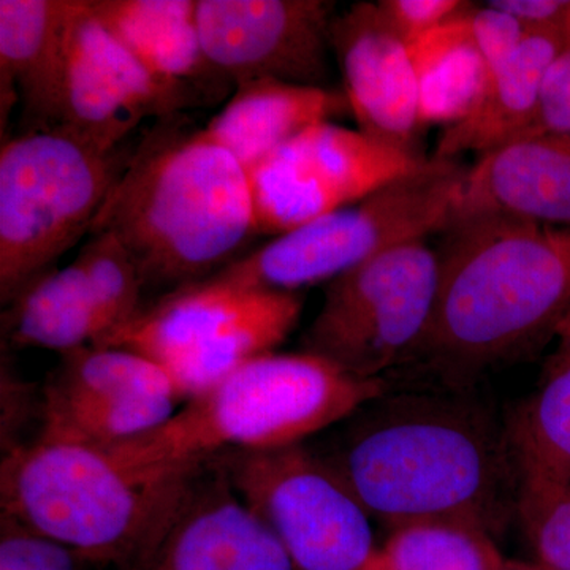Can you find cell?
Instances as JSON below:
<instances>
[{"instance_id": "cell-3", "label": "cell", "mask_w": 570, "mask_h": 570, "mask_svg": "<svg viewBox=\"0 0 570 570\" xmlns=\"http://www.w3.org/2000/svg\"><path fill=\"white\" fill-rule=\"evenodd\" d=\"M97 232L115 235L145 288L165 294L216 276L261 235L249 175L183 115L157 121L134 149L89 235Z\"/></svg>"}, {"instance_id": "cell-25", "label": "cell", "mask_w": 570, "mask_h": 570, "mask_svg": "<svg viewBox=\"0 0 570 570\" xmlns=\"http://www.w3.org/2000/svg\"><path fill=\"white\" fill-rule=\"evenodd\" d=\"M179 401L71 396L45 387L39 441L110 450L163 426Z\"/></svg>"}, {"instance_id": "cell-26", "label": "cell", "mask_w": 570, "mask_h": 570, "mask_svg": "<svg viewBox=\"0 0 570 570\" xmlns=\"http://www.w3.org/2000/svg\"><path fill=\"white\" fill-rule=\"evenodd\" d=\"M367 570H501L494 534L463 520H420L389 530Z\"/></svg>"}, {"instance_id": "cell-36", "label": "cell", "mask_w": 570, "mask_h": 570, "mask_svg": "<svg viewBox=\"0 0 570 570\" xmlns=\"http://www.w3.org/2000/svg\"><path fill=\"white\" fill-rule=\"evenodd\" d=\"M562 239H564L566 246H568L570 253V228H562L561 230Z\"/></svg>"}, {"instance_id": "cell-24", "label": "cell", "mask_w": 570, "mask_h": 570, "mask_svg": "<svg viewBox=\"0 0 570 570\" xmlns=\"http://www.w3.org/2000/svg\"><path fill=\"white\" fill-rule=\"evenodd\" d=\"M557 336L538 390L505 428L520 478L570 483V314Z\"/></svg>"}, {"instance_id": "cell-5", "label": "cell", "mask_w": 570, "mask_h": 570, "mask_svg": "<svg viewBox=\"0 0 570 570\" xmlns=\"http://www.w3.org/2000/svg\"><path fill=\"white\" fill-rule=\"evenodd\" d=\"M189 474L145 479L105 450L37 439L3 455L0 505L80 560L130 569Z\"/></svg>"}, {"instance_id": "cell-4", "label": "cell", "mask_w": 570, "mask_h": 570, "mask_svg": "<svg viewBox=\"0 0 570 570\" xmlns=\"http://www.w3.org/2000/svg\"><path fill=\"white\" fill-rule=\"evenodd\" d=\"M389 392L324 356L266 354L186 401L163 426L105 452L145 479L181 478L228 450L303 444Z\"/></svg>"}, {"instance_id": "cell-18", "label": "cell", "mask_w": 570, "mask_h": 570, "mask_svg": "<svg viewBox=\"0 0 570 570\" xmlns=\"http://www.w3.org/2000/svg\"><path fill=\"white\" fill-rule=\"evenodd\" d=\"M560 31H530L519 50L491 73L478 108L456 126L444 129L434 159L480 156L538 132L540 96L551 63L568 47Z\"/></svg>"}, {"instance_id": "cell-15", "label": "cell", "mask_w": 570, "mask_h": 570, "mask_svg": "<svg viewBox=\"0 0 570 570\" xmlns=\"http://www.w3.org/2000/svg\"><path fill=\"white\" fill-rule=\"evenodd\" d=\"M487 214L570 228V135H528L466 168L452 224Z\"/></svg>"}, {"instance_id": "cell-32", "label": "cell", "mask_w": 570, "mask_h": 570, "mask_svg": "<svg viewBox=\"0 0 570 570\" xmlns=\"http://www.w3.org/2000/svg\"><path fill=\"white\" fill-rule=\"evenodd\" d=\"M379 9L407 43L456 20L474 3L463 0H381Z\"/></svg>"}, {"instance_id": "cell-12", "label": "cell", "mask_w": 570, "mask_h": 570, "mask_svg": "<svg viewBox=\"0 0 570 570\" xmlns=\"http://www.w3.org/2000/svg\"><path fill=\"white\" fill-rule=\"evenodd\" d=\"M335 2L197 0L206 58L235 88L253 80L324 86Z\"/></svg>"}, {"instance_id": "cell-1", "label": "cell", "mask_w": 570, "mask_h": 570, "mask_svg": "<svg viewBox=\"0 0 570 570\" xmlns=\"http://www.w3.org/2000/svg\"><path fill=\"white\" fill-rule=\"evenodd\" d=\"M326 456L389 530L463 520L497 534L515 515L520 471L508 428L464 395H389L358 411Z\"/></svg>"}, {"instance_id": "cell-11", "label": "cell", "mask_w": 570, "mask_h": 570, "mask_svg": "<svg viewBox=\"0 0 570 570\" xmlns=\"http://www.w3.org/2000/svg\"><path fill=\"white\" fill-rule=\"evenodd\" d=\"M212 100L202 89L146 69L94 17L88 0H73L58 127L110 151L121 148L145 119L160 121Z\"/></svg>"}, {"instance_id": "cell-23", "label": "cell", "mask_w": 570, "mask_h": 570, "mask_svg": "<svg viewBox=\"0 0 570 570\" xmlns=\"http://www.w3.org/2000/svg\"><path fill=\"white\" fill-rule=\"evenodd\" d=\"M419 86L422 129L456 126L478 108L491 71L464 13L409 43Z\"/></svg>"}, {"instance_id": "cell-7", "label": "cell", "mask_w": 570, "mask_h": 570, "mask_svg": "<svg viewBox=\"0 0 570 570\" xmlns=\"http://www.w3.org/2000/svg\"><path fill=\"white\" fill-rule=\"evenodd\" d=\"M464 170L456 160L433 157L358 204L275 236L213 277L239 288L272 292L330 284L385 250L444 234L452 224Z\"/></svg>"}, {"instance_id": "cell-31", "label": "cell", "mask_w": 570, "mask_h": 570, "mask_svg": "<svg viewBox=\"0 0 570 570\" xmlns=\"http://www.w3.org/2000/svg\"><path fill=\"white\" fill-rule=\"evenodd\" d=\"M464 20L491 73L519 50L530 33L519 20L494 9L489 2L483 7L472 6L464 13Z\"/></svg>"}, {"instance_id": "cell-35", "label": "cell", "mask_w": 570, "mask_h": 570, "mask_svg": "<svg viewBox=\"0 0 570 570\" xmlns=\"http://www.w3.org/2000/svg\"><path fill=\"white\" fill-rule=\"evenodd\" d=\"M501 570H542L531 561L509 560Z\"/></svg>"}, {"instance_id": "cell-19", "label": "cell", "mask_w": 570, "mask_h": 570, "mask_svg": "<svg viewBox=\"0 0 570 570\" xmlns=\"http://www.w3.org/2000/svg\"><path fill=\"white\" fill-rule=\"evenodd\" d=\"M88 6L104 28L157 77L194 86L213 99L228 85L206 58L197 0H88Z\"/></svg>"}, {"instance_id": "cell-27", "label": "cell", "mask_w": 570, "mask_h": 570, "mask_svg": "<svg viewBox=\"0 0 570 570\" xmlns=\"http://www.w3.org/2000/svg\"><path fill=\"white\" fill-rule=\"evenodd\" d=\"M47 389L71 396L179 400L174 379L148 356L111 346H86L61 355Z\"/></svg>"}, {"instance_id": "cell-13", "label": "cell", "mask_w": 570, "mask_h": 570, "mask_svg": "<svg viewBox=\"0 0 570 570\" xmlns=\"http://www.w3.org/2000/svg\"><path fill=\"white\" fill-rule=\"evenodd\" d=\"M129 570H298L247 508L216 461L184 480L148 546Z\"/></svg>"}, {"instance_id": "cell-17", "label": "cell", "mask_w": 570, "mask_h": 570, "mask_svg": "<svg viewBox=\"0 0 570 570\" xmlns=\"http://www.w3.org/2000/svg\"><path fill=\"white\" fill-rule=\"evenodd\" d=\"M351 111L346 92L325 86L253 80L236 86L205 134L249 174L296 135Z\"/></svg>"}, {"instance_id": "cell-10", "label": "cell", "mask_w": 570, "mask_h": 570, "mask_svg": "<svg viewBox=\"0 0 570 570\" xmlns=\"http://www.w3.org/2000/svg\"><path fill=\"white\" fill-rule=\"evenodd\" d=\"M428 160L362 130L316 124L247 174L258 234L275 238L358 204Z\"/></svg>"}, {"instance_id": "cell-8", "label": "cell", "mask_w": 570, "mask_h": 570, "mask_svg": "<svg viewBox=\"0 0 570 570\" xmlns=\"http://www.w3.org/2000/svg\"><path fill=\"white\" fill-rule=\"evenodd\" d=\"M236 494L298 570H367L377 547L370 512L326 456L303 444L213 456Z\"/></svg>"}, {"instance_id": "cell-30", "label": "cell", "mask_w": 570, "mask_h": 570, "mask_svg": "<svg viewBox=\"0 0 570 570\" xmlns=\"http://www.w3.org/2000/svg\"><path fill=\"white\" fill-rule=\"evenodd\" d=\"M78 560L62 543L0 517V570H80Z\"/></svg>"}, {"instance_id": "cell-20", "label": "cell", "mask_w": 570, "mask_h": 570, "mask_svg": "<svg viewBox=\"0 0 570 570\" xmlns=\"http://www.w3.org/2000/svg\"><path fill=\"white\" fill-rule=\"evenodd\" d=\"M253 294L254 288H239L209 277L141 307L137 316L111 330L94 346L127 348L168 371L238 313Z\"/></svg>"}, {"instance_id": "cell-33", "label": "cell", "mask_w": 570, "mask_h": 570, "mask_svg": "<svg viewBox=\"0 0 570 570\" xmlns=\"http://www.w3.org/2000/svg\"><path fill=\"white\" fill-rule=\"evenodd\" d=\"M539 132L570 135V45L551 63L543 81Z\"/></svg>"}, {"instance_id": "cell-16", "label": "cell", "mask_w": 570, "mask_h": 570, "mask_svg": "<svg viewBox=\"0 0 570 570\" xmlns=\"http://www.w3.org/2000/svg\"><path fill=\"white\" fill-rule=\"evenodd\" d=\"M73 0H0L2 121L22 107V132L61 121L67 26Z\"/></svg>"}, {"instance_id": "cell-28", "label": "cell", "mask_w": 570, "mask_h": 570, "mask_svg": "<svg viewBox=\"0 0 570 570\" xmlns=\"http://www.w3.org/2000/svg\"><path fill=\"white\" fill-rule=\"evenodd\" d=\"M73 264L88 281L94 299L107 322V333L140 313L145 281L132 254L115 235L108 232L89 235Z\"/></svg>"}, {"instance_id": "cell-14", "label": "cell", "mask_w": 570, "mask_h": 570, "mask_svg": "<svg viewBox=\"0 0 570 570\" xmlns=\"http://www.w3.org/2000/svg\"><path fill=\"white\" fill-rule=\"evenodd\" d=\"M330 39L358 130L397 149L419 153L423 129L411 48L377 2H358L337 14Z\"/></svg>"}, {"instance_id": "cell-22", "label": "cell", "mask_w": 570, "mask_h": 570, "mask_svg": "<svg viewBox=\"0 0 570 570\" xmlns=\"http://www.w3.org/2000/svg\"><path fill=\"white\" fill-rule=\"evenodd\" d=\"M6 306L2 335L18 347L63 355L94 346L108 330L88 281L73 262L33 277Z\"/></svg>"}, {"instance_id": "cell-2", "label": "cell", "mask_w": 570, "mask_h": 570, "mask_svg": "<svg viewBox=\"0 0 570 570\" xmlns=\"http://www.w3.org/2000/svg\"><path fill=\"white\" fill-rule=\"evenodd\" d=\"M444 235L433 311L409 360L464 385L558 335L570 314V253L561 230L498 214Z\"/></svg>"}, {"instance_id": "cell-21", "label": "cell", "mask_w": 570, "mask_h": 570, "mask_svg": "<svg viewBox=\"0 0 570 570\" xmlns=\"http://www.w3.org/2000/svg\"><path fill=\"white\" fill-rule=\"evenodd\" d=\"M303 306L302 292L254 291L238 313L168 370L179 400L200 395L238 367L276 352L298 325Z\"/></svg>"}, {"instance_id": "cell-9", "label": "cell", "mask_w": 570, "mask_h": 570, "mask_svg": "<svg viewBox=\"0 0 570 570\" xmlns=\"http://www.w3.org/2000/svg\"><path fill=\"white\" fill-rule=\"evenodd\" d=\"M438 253L425 239L376 255L325 291L305 335V351L347 373L384 379L419 346L438 287Z\"/></svg>"}, {"instance_id": "cell-6", "label": "cell", "mask_w": 570, "mask_h": 570, "mask_svg": "<svg viewBox=\"0 0 570 570\" xmlns=\"http://www.w3.org/2000/svg\"><path fill=\"white\" fill-rule=\"evenodd\" d=\"M132 153L102 149L62 127L31 130L0 149V299L55 268L85 235Z\"/></svg>"}, {"instance_id": "cell-34", "label": "cell", "mask_w": 570, "mask_h": 570, "mask_svg": "<svg viewBox=\"0 0 570 570\" xmlns=\"http://www.w3.org/2000/svg\"><path fill=\"white\" fill-rule=\"evenodd\" d=\"M489 3L519 20L528 31H560L569 41L570 0H493Z\"/></svg>"}, {"instance_id": "cell-29", "label": "cell", "mask_w": 570, "mask_h": 570, "mask_svg": "<svg viewBox=\"0 0 570 570\" xmlns=\"http://www.w3.org/2000/svg\"><path fill=\"white\" fill-rule=\"evenodd\" d=\"M515 515L542 570H570V483L520 478Z\"/></svg>"}]
</instances>
